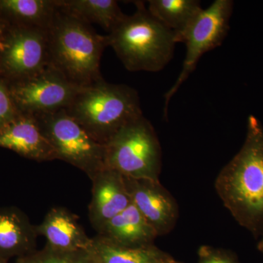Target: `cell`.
I'll return each instance as SVG.
<instances>
[{
    "label": "cell",
    "instance_id": "14",
    "mask_svg": "<svg viewBox=\"0 0 263 263\" xmlns=\"http://www.w3.org/2000/svg\"><path fill=\"white\" fill-rule=\"evenodd\" d=\"M38 235L37 226L16 206H0V261L24 257L34 252Z\"/></svg>",
    "mask_w": 263,
    "mask_h": 263
},
{
    "label": "cell",
    "instance_id": "15",
    "mask_svg": "<svg viewBox=\"0 0 263 263\" xmlns=\"http://www.w3.org/2000/svg\"><path fill=\"white\" fill-rule=\"evenodd\" d=\"M98 235L127 247L154 245L157 232L133 203L103 227Z\"/></svg>",
    "mask_w": 263,
    "mask_h": 263
},
{
    "label": "cell",
    "instance_id": "21",
    "mask_svg": "<svg viewBox=\"0 0 263 263\" xmlns=\"http://www.w3.org/2000/svg\"><path fill=\"white\" fill-rule=\"evenodd\" d=\"M18 114L8 84L0 79V129L11 122Z\"/></svg>",
    "mask_w": 263,
    "mask_h": 263
},
{
    "label": "cell",
    "instance_id": "12",
    "mask_svg": "<svg viewBox=\"0 0 263 263\" xmlns=\"http://www.w3.org/2000/svg\"><path fill=\"white\" fill-rule=\"evenodd\" d=\"M0 148L37 162L58 160L56 151L43 133L37 118L28 114L19 113L0 129Z\"/></svg>",
    "mask_w": 263,
    "mask_h": 263
},
{
    "label": "cell",
    "instance_id": "26",
    "mask_svg": "<svg viewBox=\"0 0 263 263\" xmlns=\"http://www.w3.org/2000/svg\"><path fill=\"white\" fill-rule=\"evenodd\" d=\"M0 263H5L4 262H2V261H0Z\"/></svg>",
    "mask_w": 263,
    "mask_h": 263
},
{
    "label": "cell",
    "instance_id": "13",
    "mask_svg": "<svg viewBox=\"0 0 263 263\" xmlns=\"http://www.w3.org/2000/svg\"><path fill=\"white\" fill-rule=\"evenodd\" d=\"M38 235L44 236L50 248L61 252L89 250L92 238L86 235L79 217L64 207H53L37 226Z\"/></svg>",
    "mask_w": 263,
    "mask_h": 263
},
{
    "label": "cell",
    "instance_id": "18",
    "mask_svg": "<svg viewBox=\"0 0 263 263\" xmlns=\"http://www.w3.org/2000/svg\"><path fill=\"white\" fill-rule=\"evenodd\" d=\"M58 5L62 11L91 25L99 24L108 32L125 15L115 0H58Z\"/></svg>",
    "mask_w": 263,
    "mask_h": 263
},
{
    "label": "cell",
    "instance_id": "1",
    "mask_svg": "<svg viewBox=\"0 0 263 263\" xmlns=\"http://www.w3.org/2000/svg\"><path fill=\"white\" fill-rule=\"evenodd\" d=\"M216 193L240 226L263 238V126L253 115L239 152L221 169Z\"/></svg>",
    "mask_w": 263,
    "mask_h": 263
},
{
    "label": "cell",
    "instance_id": "10",
    "mask_svg": "<svg viewBox=\"0 0 263 263\" xmlns=\"http://www.w3.org/2000/svg\"><path fill=\"white\" fill-rule=\"evenodd\" d=\"M132 203L157 232L158 236L174 229L179 216L177 203L160 181L124 176Z\"/></svg>",
    "mask_w": 263,
    "mask_h": 263
},
{
    "label": "cell",
    "instance_id": "16",
    "mask_svg": "<svg viewBox=\"0 0 263 263\" xmlns=\"http://www.w3.org/2000/svg\"><path fill=\"white\" fill-rule=\"evenodd\" d=\"M58 10V0H0V20L11 27L48 29Z\"/></svg>",
    "mask_w": 263,
    "mask_h": 263
},
{
    "label": "cell",
    "instance_id": "17",
    "mask_svg": "<svg viewBox=\"0 0 263 263\" xmlns=\"http://www.w3.org/2000/svg\"><path fill=\"white\" fill-rule=\"evenodd\" d=\"M88 251L95 263H175L176 261L154 245L122 247L98 235L92 238Z\"/></svg>",
    "mask_w": 263,
    "mask_h": 263
},
{
    "label": "cell",
    "instance_id": "11",
    "mask_svg": "<svg viewBox=\"0 0 263 263\" xmlns=\"http://www.w3.org/2000/svg\"><path fill=\"white\" fill-rule=\"evenodd\" d=\"M91 181L89 218L91 226L99 233L110 219L127 209L132 201L124 176L117 171L105 167Z\"/></svg>",
    "mask_w": 263,
    "mask_h": 263
},
{
    "label": "cell",
    "instance_id": "6",
    "mask_svg": "<svg viewBox=\"0 0 263 263\" xmlns=\"http://www.w3.org/2000/svg\"><path fill=\"white\" fill-rule=\"evenodd\" d=\"M35 117L58 160L84 171L90 179L105 167V145L96 141L65 109Z\"/></svg>",
    "mask_w": 263,
    "mask_h": 263
},
{
    "label": "cell",
    "instance_id": "25",
    "mask_svg": "<svg viewBox=\"0 0 263 263\" xmlns=\"http://www.w3.org/2000/svg\"><path fill=\"white\" fill-rule=\"evenodd\" d=\"M175 263H182V262H178V261H176V262Z\"/></svg>",
    "mask_w": 263,
    "mask_h": 263
},
{
    "label": "cell",
    "instance_id": "3",
    "mask_svg": "<svg viewBox=\"0 0 263 263\" xmlns=\"http://www.w3.org/2000/svg\"><path fill=\"white\" fill-rule=\"evenodd\" d=\"M134 3L136 12L124 15L106 35L108 46L127 70L159 72L174 57L176 34L151 14L143 1Z\"/></svg>",
    "mask_w": 263,
    "mask_h": 263
},
{
    "label": "cell",
    "instance_id": "24",
    "mask_svg": "<svg viewBox=\"0 0 263 263\" xmlns=\"http://www.w3.org/2000/svg\"><path fill=\"white\" fill-rule=\"evenodd\" d=\"M257 249L263 255V238H260V240H259L258 243H257Z\"/></svg>",
    "mask_w": 263,
    "mask_h": 263
},
{
    "label": "cell",
    "instance_id": "5",
    "mask_svg": "<svg viewBox=\"0 0 263 263\" xmlns=\"http://www.w3.org/2000/svg\"><path fill=\"white\" fill-rule=\"evenodd\" d=\"M105 147V167L125 177L160 181V141L143 114L123 126Z\"/></svg>",
    "mask_w": 263,
    "mask_h": 263
},
{
    "label": "cell",
    "instance_id": "23",
    "mask_svg": "<svg viewBox=\"0 0 263 263\" xmlns=\"http://www.w3.org/2000/svg\"><path fill=\"white\" fill-rule=\"evenodd\" d=\"M7 25L0 20V50L3 47V43H4V39L5 36V32H6Z\"/></svg>",
    "mask_w": 263,
    "mask_h": 263
},
{
    "label": "cell",
    "instance_id": "2",
    "mask_svg": "<svg viewBox=\"0 0 263 263\" xmlns=\"http://www.w3.org/2000/svg\"><path fill=\"white\" fill-rule=\"evenodd\" d=\"M48 36L49 65L67 80L82 88L103 79L100 61L108 46L106 35L59 8Z\"/></svg>",
    "mask_w": 263,
    "mask_h": 263
},
{
    "label": "cell",
    "instance_id": "9",
    "mask_svg": "<svg viewBox=\"0 0 263 263\" xmlns=\"http://www.w3.org/2000/svg\"><path fill=\"white\" fill-rule=\"evenodd\" d=\"M6 83L19 113L34 117L67 108L81 89L50 65L32 77Z\"/></svg>",
    "mask_w": 263,
    "mask_h": 263
},
{
    "label": "cell",
    "instance_id": "20",
    "mask_svg": "<svg viewBox=\"0 0 263 263\" xmlns=\"http://www.w3.org/2000/svg\"><path fill=\"white\" fill-rule=\"evenodd\" d=\"M18 263H95L89 251L61 252L46 246L38 252L20 257Z\"/></svg>",
    "mask_w": 263,
    "mask_h": 263
},
{
    "label": "cell",
    "instance_id": "4",
    "mask_svg": "<svg viewBox=\"0 0 263 263\" xmlns=\"http://www.w3.org/2000/svg\"><path fill=\"white\" fill-rule=\"evenodd\" d=\"M65 110L104 145L123 126L143 114L136 89L104 79L81 88Z\"/></svg>",
    "mask_w": 263,
    "mask_h": 263
},
{
    "label": "cell",
    "instance_id": "22",
    "mask_svg": "<svg viewBox=\"0 0 263 263\" xmlns=\"http://www.w3.org/2000/svg\"><path fill=\"white\" fill-rule=\"evenodd\" d=\"M197 263H240L233 252L226 249L202 246L199 249Z\"/></svg>",
    "mask_w": 263,
    "mask_h": 263
},
{
    "label": "cell",
    "instance_id": "8",
    "mask_svg": "<svg viewBox=\"0 0 263 263\" xmlns=\"http://www.w3.org/2000/svg\"><path fill=\"white\" fill-rule=\"evenodd\" d=\"M48 29L7 26L0 50V79L13 82L37 75L47 68Z\"/></svg>",
    "mask_w": 263,
    "mask_h": 263
},
{
    "label": "cell",
    "instance_id": "19",
    "mask_svg": "<svg viewBox=\"0 0 263 263\" xmlns=\"http://www.w3.org/2000/svg\"><path fill=\"white\" fill-rule=\"evenodd\" d=\"M147 8L151 14L175 33L176 42L203 10L197 0H150Z\"/></svg>",
    "mask_w": 263,
    "mask_h": 263
},
{
    "label": "cell",
    "instance_id": "7",
    "mask_svg": "<svg viewBox=\"0 0 263 263\" xmlns=\"http://www.w3.org/2000/svg\"><path fill=\"white\" fill-rule=\"evenodd\" d=\"M233 5L231 0H215L209 8L202 10L178 38V43H184L186 46V55L177 80L164 95V116L167 114L170 100L196 68L202 55L221 46L228 35Z\"/></svg>",
    "mask_w": 263,
    "mask_h": 263
}]
</instances>
